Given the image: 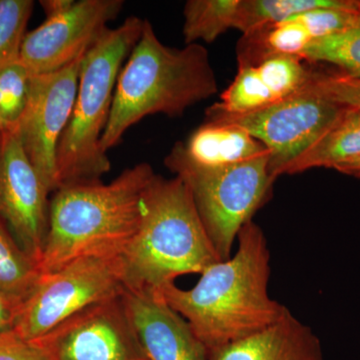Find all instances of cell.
Listing matches in <instances>:
<instances>
[{
  "instance_id": "obj_1",
  "label": "cell",
  "mask_w": 360,
  "mask_h": 360,
  "mask_svg": "<svg viewBox=\"0 0 360 360\" xmlns=\"http://www.w3.org/2000/svg\"><path fill=\"white\" fill-rule=\"evenodd\" d=\"M236 241V253L206 267L191 290L170 284L155 295L188 322L208 352L262 333L288 310L269 296L270 251L264 231L248 222Z\"/></svg>"
},
{
  "instance_id": "obj_2",
  "label": "cell",
  "mask_w": 360,
  "mask_h": 360,
  "mask_svg": "<svg viewBox=\"0 0 360 360\" xmlns=\"http://www.w3.org/2000/svg\"><path fill=\"white\" fill-rule=\"evenodd\" d=\"M155 174L150 165L141 162L110 184L75 182L54 191L39 264L41 274L80 258L122 257L141 226L146 191Z\"/></svg>"
},
{
  "instance_id": "obj_3",
  "label": "cell",
  "mask_w": 360,
  "mask_h": 360,
  "mask_svg": "<svg viewBox=\"0 0 360 360\" xmlns=\"http://www.w3.org/2000/svg\"><path fill=\"white\" fill-rule=\"evenodd\" d=\"M217 92V77L203 45L167 46L144 20L141 37L118 75L101 148L105 153L115 148L146 116L179 117Z\"/></svg>"
},
{
  "instance_id": "obj_4",
  "label": "cell",
  "mask_w": 360,
  "mask_h": 360,
  "mask_svg": "<svg viewBox=\"0 0 360 360\" xmlns=\"http://www.w3.org/2000/svg\"><path fill=\"white\" fill-rule=\"evenodd\" d=\"M125 290L155 295L186 274H200L220 258L193 196L179 177L155 174L146 191L141 226L122 255Z\"/></svg>"
},
{
  "instance_id": "obj_5",
  "label": "cell",
  "mask_w": 360,
  "mask_h": 360,
  "mask_svg": "<svg viewBox=\"0 0 360 360\" xmlns=\"http://www.w3.org/2000/svg\"><path fill=\"white\" fill-rule=\"evenodd\" d=\"M143 22L131 16L117 27H108L84 54L75 108L56 153L59 187L101 180L110 172L111 163L101 148V137L122 63L139 41Z\"/></svg>"
},
{
  "instance_id": "obj_6",
  "label": "cell",
  "mask_w": 360,
  "mask_h": 360,
  "mask_svg": "<svg viewBox=\"0 0 360 360\" xmlns=\"http://www.w3.org/2000/svg\"><path fill=\"white\" fill-rule=\"evenodd\" d=\"M165 165L186 184L220 260L229 259L239 232L271 196L276 180L269 151L229 167H203L187 156L184 142H176Z\"/></svg>"
},
{
  "instance_id": "obj_7",
  "label": "cell",
  "mask_w": 360,
  "mask_h": 360,
  "mask_svg": "<svg viewBox=\"0 0 360 360\" xmlns=\"http://www.w3.org/2000/svg\"><path fill=\"white\" fill-rule=\"evenodd\" d=\"M124 291L122 257L80 258L41 274L13 329L26 340H39L71 315Z\"/></svg>"
},
{
  "instance_id": "obj_8",
  "label": "cell",
  "mask_w": 360,
  "mask_h": 360,
  "mask_svg": "<svg viewBox=\"0 0 360 360\" xmlns=\"http://www.w3.org/2000/svg\"><path fill=\"white\" fill-rule=\"evenodd\" d=\"M347 110L314 89L300 91L264 110L231 115L208 108L206 122L236 125L269 151V174L276 180L285 168L323 136Z\"/></svg>"
},
{
  "instance_id": "obj_9",
  "label": "cell",
  "mask_w": 360,
  "mask_h": 360,
  "mask_svg": "<svg viewBox=\"0 0 360 360\" xmlns=\"http://www.w3.org/2000/svg\"><path fill=\"white\" fill-rule=\"evenodd\" d=\"M125 292L85 307L33 341L51 360H148Z\"/></svg>"
},
{
  "instance_id": "obj_10",
  "label": "cell",
  "mask_w": 360,
  "mask_h": 360,
  "mask_svg": "<svg viewBox=\"0 0 360 360\" xmlns=\"http://www.w3.org/2000/svg\"><path fill=\"white\" fill-rule=\"evenodd\" d=\"M84 56L53 72L32 75L27 105L14 129L49 193L59 188L56 153L75 108Z\"/></svg>"
},
{
  "instance_id": "obj_11",
  "label": "cell",
  "mask_w": 360,
  "mask_h": 360,
  "mask_svg": "<svg viewBox=\"0 0 360 360\" xmlns=\"http://www.w3.org/2000/svg\"><path fill=\"white\" fill-rule=\"evenodd\" d=\"M13 130L0 134V219L39 264L49 231V195Z\"/></svg>"
},
{
  "instance_id": "obj_12",
  "label": "cell",
  "mask_w": 360,
  "mask_h": 360,
  "mask_svg": "<svg viewBox=\"0 0 360 360\" xmlns=\"http://www.w3.org/2000/svg\"><path fill=\"white\" fill-rule=\"evenodd\" d=\"M122 0H80L58 18L26 33L20 60L32 75L65 68L84 56L122 13Z\"/></svg>"
},
{
  "instance_id": "obj_13",
  "label": "cell",
  "mask_w": 360,
  "mask_h": 360,
  "mask_svg": "<svg viewBox=\"0 0 360 360\" xmlns=\"http://www.w3.org/2000/svg\"><path fill=\"white\" fill-rule=\"evenodd\" d=\"M312 68L295 56H276L258 65L238 68L233 82L210 106L225 115H238L264 110L302 90Z\"/></svg>"
},
{
  "instance_id": "obj_14",
  "label": "cell",
  "mask_w": 360,
  "mask_h": 360,
  "mask_svg": "<svg viewBox=\"0 0 360 360\" xmlns=\"http://www.w3.org/2000/svg\"><path fill=\"white\" fill-rule=\"evenodd\" d=\"M130 314L148 360H208L188 322L158 295L127 291Z\"/></svg>"
},
{
  "instance_id": "obj_15",
  "label": "cell",
  "mask_w": 360,
  "mask_h": 360,
  "mask_svg": "<svg viewBox=\"0 0 360 360\" xmlns=\"http://www.w3.org/2000/svg\"><path fill=\"white\" fill-rule=\"evenodd\" d=\"M208 360H324L321 340L288 309L274 326L208 352Z\"/></svg>"
},
{
  "instance_id": "obj_16",
  "label": "cell",
  "mask_w": 360,
  "mask_h": 360,
  "mask_svg": "<svg viewBox=\"0 0 360 360\" xmlns=\"http://www.w3.org/2000/svg\"><path fill=\"white\" fill-rule=\"evenodd\" d=\"M187 156L203 167H222L267 153L262 142L236 125L205 122L184 143Z\"/></svg>"
},
{
  "instance_id": "obj_17",
  "label": "cell",
  "mask_w": 360,
  "mask_h": 360,
  "mask_svg": "<svg viewBox=\"0 0 360 360\" xmlns=\"http://www.w3.org/2000/svg\"><path fill=\"white\" fill-rule=\"evenodd\" d=\"M314 41L305 26L295 16L281 22L262 26L243 34L236 56L238 68L258 65L276 56L302 58L303 52Z\"/></svg>"
},
{
  "instance_id": "obj_18",
  "label": "cell",
  "mask_w": 360,
  "mask_h": 360,
  "mask_svg": "<svg viewBox=\"0 0 360 360\" xmlns=\"http://www.w3.org/2000/svg\"><path fill=\"white\" fill-rule=\"evenodd\" d=\"M360 155V110H347L340 120L284 170L302 174L312 168H335Z\"/></svg>"
},
{
  "instance_id": "obj_19",
  "label": "cell",
  "mask_w": 360,
  "mask_h": 360,
  "mask_svg": "<svg viewBox=\"0 0 360 360\" xmlns=\"http://www.w3.org/2000/svg\"><path fill=\"white\" fill-rule=\"evenodd\" d=\"M360 0H239L234 30L245 34L317 8H355Z\"/></svg>"
},
{
  "instance_id": "obj_20",
  "label": "cell",
  "mask_w": 360,
  "mask_h": 360,
  "mask_svg": "<svg viewBox=\"0 0 360 360\" xmlns=\"http://www.w3.org/2000/svg\"><path fill=\"white\" fill-rule=\"evenodd\" d=\"M238 4L239 0H188L184 9V44H212L233 28Z\"/></svg>"
},
{
  "instance_id": "obj_21",
  "label": "cell",
  "mask_w": 360,
  "mask_h": 360,
  "mask_svg": "<svg viewBox=\"0 0 360 360\" xmlns=\"http://www.w3.org/2000/svg\"><path fill=\"white\" fill-rule=\"evenodd\" d=\"M41 276L39 262L0 221V292L23 302Z\"/></svg>"
},
{
  "instance_id": "obj_22",
  "label": "cell",
  "mask_w": 360,
  "mask_h": 360,
  "mask_svg": "<svg viewBox=\"0 0 360 360\" xmlns=\"http://www.w3.org/2000/svg\"><path fill=\"white\" fill-rule=\"evenodd\" d=\"M302 59L330 63L340 68L343 75L360 79V25L315 40L303 52Z\"/></svg>"
},
{
  "instance_id": "obj_23",
  "label": "cell",
  "mask_w": 360,
  "mask_h": 360,
  "mask_svg": "<svg viewBox=\"0 0 360 360\" xmlns=\"http://www.w3.org/2000/svg\"><path fill=\"white\" fill-rule=\"evenodd\" d=\"M32 75L20 59L0 70V116L6 130L15 129L30 97Z\"/></svg>"
},
{
  "instance_id": "obj_24",
  "label": "cell",
  "mask_w": 360,
  "mask_h": 360,
  "mask_svg": "<svg viewBox=\"0 0 360 360\" xmlns=\"http://www.w3.org/2000/svg\"><path fill=\"white\" fill-rule=\"evenodd\" d=\"M32 0H0V70L20 59Z\"/></svg>"
},
{
  "instance_id": "obj_25",
  "label": "cell",
  "mask_w": 360,
  "mask_h": 360,
  "mask_svg": "<svg viewBox=\"0 0 360 360\" xmlns=\"http://www.w3.org/2000/svg\"><path fill=\"white\" fill-rule=\"evenodd\" d=\"M309 84L345 110H360V79L343 73L312 70Z\"/></svg>"
},
{
  "instance_id": "obj_26",
  "label": "cell",
  "mask_w": 360,
  "mask_h": 360,
  "mask_svg": "<svg viewBox=\"0 0 360 360\" xmlns=\"http://www.w3.org/2000/svg\"><path fill=\"white\" fill-rule=\"evenodd\" d=\"M0 360H51L33 340H26L13 329L0 333Z\"/></svg>"
},
{
  "instance_id": "obj_27",
  "label": "cell",
  "mask_w": 360,
  "mask_h": 360,
  "mask_svg": "<svg viewBox=\"0 0 360 360\" xmlns=\"http://www.w3.org/2000/svg\"><path fill=\"white\" fill-rule=\"evenodd\" d=\"M21 302L16 298L0 292V333L13 328Z\"/></svg>"
},
{
  "instance_id": "obj_28",
  "label": "cell",
  "mask_w": 360,
  "mask_h": 360,
  "mask_svg": "<svg viewBox=\"0 0 360 360\" xmlns=\"http://www.w3.org/2000/svg\"><path fill=\"white\" fill-rule=\"evenodd\" d=\"M75 2V0H41L40 6L44 8L46 20H49L70 11Z\"/></svg>"
},
{
  "instance_id": "obj_29",
  "label": "cell",
  "mask_w": 360,
  "mask_h": 360,
  "mask_svg": "<svg viewBox=\"0 0 360 360\" xmlns=\"http://www.w3.org/2000/svg\"><path fill=\"white\" fill-rule=\"evenodd\" d=\"M341 174L352 175V176L360 177V155L354 160H348L347 162L341 163L335 168Z\"/></svg>"
},
{
  "instance_id": "obj_30",
  "label": "cell",
  "mask_w": 360,
  "mask_h": 360,
  "mask_svg": "<svg viewBox=\"0 0 360 360\" xmlns=\"http://www.w3.org/2000/svg\"><path fill=\"white\" fill-rule=\"evenodd\" d=\"M6 131V125H4V120H2L1 116H0V134Z\"/></svg>"
}]
</instances>
